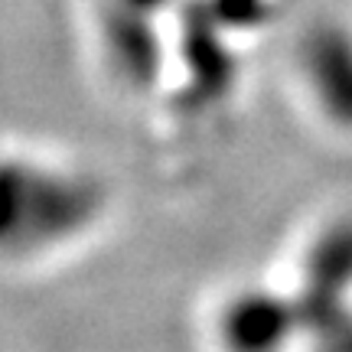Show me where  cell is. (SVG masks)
<instances>
[{
	"label": "cell",
	"mask_w": 352,
	"mask_h": 352,
	"mask_svg": "<svg viewBox=\"0 0 352 352\" xmlns=\"http://www.w3.org/2000/svg\"><path fill=\"white\" fill-rule=\"evenodd\" d=\"M88 186L33 176L23 166H0V241L10 235L56 239L91 215Z\"/></svg>",
	"instance_id": "1"
},
{
	"label": "cell",
	"mask_w": 352,
	"mask_h": 352,
	"mask_svg": "<svg viewBox=\"0 0 352 352\" xmlns=\"http://www.w3.org/2000/svg\"><path fill=\"white\" fill-rule=\"evenodd\" d=\"M219 16L209 3H199L186 13V63L192 72V98H219L228 88V78L235 72V63L228 56L226 43L215 36Z\"/></svg>",
	"instance_id": "2"
},
{
	"label": "cell",
	"mask_w": 352,
	"mask_h": 352,
	"mask_svg": "<svg viewBox=\"0 0 352 352\" xmlns=\"http://www.w3.org/2000/svg\"><path fill=\"white\" fill-rule=\"evenodd\" d=\"M307 59L329 114L352 127V36L336 26H323L310 39Z\"/></svg>",
	"instance_id": "3"
},
{
	"label": "cell",
	"mask_w": 352,
	"mask_h": 352,
	"mask_svg": "<svg viewBox=\"0 0 352 352\" xmlns=\"http://www.w3.org/2000/svg\"><path fill=\"white\" fill-rule=\"evenodd\" d=\"M297 323H300L297 307L267 294H252L228 310L226 329L239 352H274L294 333Z\"/></svg>",
	"instance_id": "4"
},
{
	"label": "cell",
	"mask_w": 352,
	"mask_h": 352,
	"mask_svg": "<svg viewBox=\"0 0 352 352\" xmlns=\"http://www.w3.org/2000/svg\"><path fill=\"white\" fill-rule=\"evenodd\" d=\"M352 287V222L329 228L307 264L303 300H342Z\"/></svg>",
	"instance_id": "5"
},
{
	"label": "cell",
	"mask_w": 352,
	"mask_h": 352,
	"mask_svg": "<svg viewBox=\"0 0 352 352\" xmlns=\"http://www.w3.org/2000/svg\"><path fill=\"white\" fill-rule=\"evenodd\" d=\"M151 13L124 7V10L111 13L108 23V39L114 46V56L134 82H151L160 69V50H157V36L147 26Z\"/></svg>",
	"instance_id": "6"
},
{
	"label": "cell",
	"mask_w": 352,
	"mask_h": 352,
	"mask_svg": "<svg viewBox=\"0 0 352 352\" xmlns=\"http://www.w3.org/2000/svg\"><path fill=\"white\" fill-rule=\"evenodd\" d=\"M310 333L316 336V352H352V314L346 303L310 327Z\"/></svg>",
	"instance_id": "7"
},
{
	"label": "cell",
	"mask_w": 352,
	"mask_h": 352,
	"mask_svg": "<svg viewBox=\"0 0 352 352\" xmlns=\"http://www.w3.org/2000/svg\"><path fill=\"white\" fill-rule=\"evenodd\" d=\"M209 7L222 26H254L267 16L264 0H212Z\"/></svg>",
	"instance_id": "8"
},
{
	"label": "cell",
	"mask_w": 352,
	"mask_h": 352,
	"mask_svg": "<svg viewBox=\"0 0 352 352\" xmlns=\"http://www.w3.org/2000/svg\"><path fill=\"white\" fill-rule=\"evenodd\" d=\"M164 0H124V7H134V10H144V13H151L153 7H160Z\"/></svg>",
	"instance_id": "9"
}]
</instances>
